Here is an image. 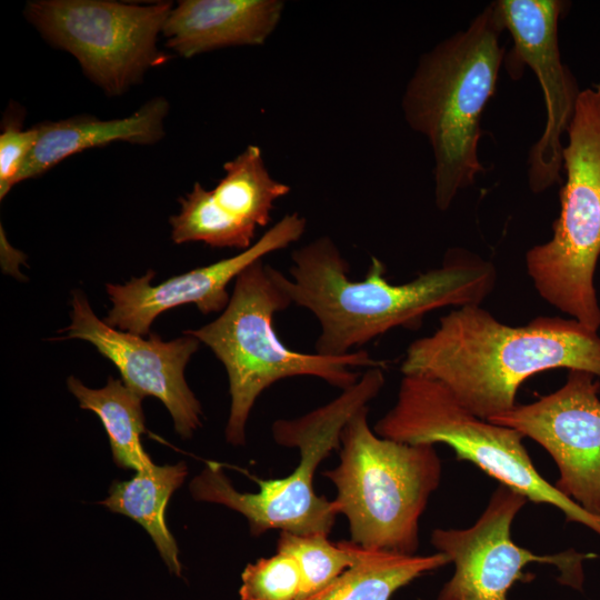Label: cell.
<instances>
[{
	"label": "cell",
	"mask_w": 600,
	"mask_h": 600,
	"mask_svg": "<svg viewBox=\"0 0 600 600\" xmlns=\"http://www.w3.org/2000/svg\"><path fill=\"white\" fill-rule=\"evenodd\" d=\"M290 278L278 280L297 304L320 324L317 353L343 356L396 328H418L424 316L444 307L480 306L497 281L494 266L462 248L447 251L440 267L400 284L386 279L371 257L364 279L349 278L350 266L336 242L321 236L294 250Z\"/></svg>",
	"instance_id": "obj_1"
},
{
	"label": "cell",
	"mask_w": 600,
	"mask_h": 600,
	"mask_svg": "<svg viewBox=\"0 0 600 600\" xmlns=\"http://www.w3.org/2000/svg\"><path fill=\"white\" fill-rule=\"evenodd\" d=\"M363 407L340 436L339 463L322 474L337 489L332 500L349 522L350 540L363 548L417 554L419 524L442 477L432 444L378 436Z\"/></svg>",
	"instance_id": "obj_5"
},
{
	"label": "cell",
	"mask_w": 600,
	"mask_h": 600,
	"mask_svg": "<svg viewBox=\"0 0 600 600\" xmlns=\"http://www.w3.org/2000/svg\"><path fill=\"white\" fill-rule=\"evenodd\" d=\"M292 304L278 280V269L258 260L234 280L229 303L213 321L183 334L197 338L223 364L231 406L226 439L246 443L247 422L259 396L276 382L314 377L346 390L361 377L354 368H384L366 350L327 356L288 348L274 329L276 313Z\"/></svg>",
	"instance_id": "obj_4"
},
{
	"label": "cell",
	"mask_w": 600,
	"mask_h": 600,
	"mask_svg": "<svg viewBox=\"0 0 600 600\" xmlns=\"http://www.w3.org/2000/svg\"><path fill=\"white\" fill-rule=\"evenodd\" d=\"M224 176L207 190L196 182L170 218L174 243L248 249L257 230L270 222L276 202L290 187L269 173L260 148L248 146L223 164Z\"/></svg>",
	"instance_id": "obj_15"
},
{
	"label": "cell",
	"mask_w": 600,
	"mask_h": 600,
	"mask_svg": "<svg viewBox=\"0 0 600 600\" xmlns=\"http://www.w3.org/2000/svg\"><path fill=\"white\" fill-rule=\"evenodd\" d=\"M600 379V378H599Z\"/></svg>",
	"instance_id": "obj_25"
},
{
	"label": "cell",
	"mask_w": 600,
	"mask_h": 600,
	"mask_svg": "<svg viewBox=\"0 0 600 600\" xmlns=\"http://www.w3.org/2000/svg\"><path fill=\"white\" fill-rule=\"evenodd\" d=\"M168 112L167 99L154 97L124 118L100 120L81 114L42 121L36 124L38 140L20 172L18 183L40 177L62 160L92 148L119 141L153 144L164 137Z\"/></svg>",
	"instance_id": "obj_17"
},
{
	"label": "cell",
	"mask_w": 600,
	"mask_h": 600,
	"mask_svg": "<svg viewBox=\"0 0 600 600\" xmlns=\"http://www.w3.org/2000/svg\"><path fill=\"white\" fill-rule=\"evenodd\" d=\"M503 31L493 1L466 29L421 56L406 87L403 114L410 128L430 143L434 203L441 211L484 171L478 153L480 123L504 60Z\"/></svg>",
	"instance_id": "obj_3"
},
{
	"label": "cell",
	"mask_w": 600,
	"mask_h": 600,
	"mask_svg": "<svg viewBox=\"0 0 600 600\" xmlns=\"http://www.w3.org/2000/svg\"><path fill=\"white\" fill-rule=\"evenodd\" d=\"M354 556L353 564L332 582L300 600H391L417 578L450 563L449 557L438 551L410 556L357 543Z\"/></svg>",
	"instance_id": "obj_18"
},
{
	"label": "cell",
	"mask_w": 600,
	"mask_h": 600,
	"mask_svg": "<svg viewBox=\"0 0 600 600\" xmlns=\"http://www.w3.org/2000/svg\"><path fill=\"white\" fill-rule=\"evenodd\" d=\"M241 600H300L303 579L292 557L277 551L248 563L241 574Z\"/></svg>",
	"instance_id": "obj_22"
},
{
	"label": "cell",
	"mask_w": 600,
	"mask_h": 600,
	"mask_svg": "<svg viewBox=\"0 0 600 600\" xmlns=\"http://www.w3.org/2000/svg\"><path fill=\"white\" fill-rule=\"evenodd\" d=\"M383 384V369L369 368L330 402L298 418L276 420L271 426L276 443L299 450V464L289 476L257 479L258 492H240L221 464L209 461L190 482L192 497L241 513L256 537L272 529L329 536L338 513L332 500L316 493L314 474L321 462L340 448V436L348 421L379 394Z\"/></svg>",
	"instance_id": "obj_6"
},
{
	"label": "cell",
	"mask_w": 600,
	"mask_h": 600,
	"mask_svg": "<svg viewBox=\"0 0 600 600\" xmlns=\"http://www.w3.org/2000/svg\"><path fill=\"white\" fill-rule=\"evenodd\" d=\"M306 219L297 212L286 214L250 248L237 256L190 270L152 286L156 273L149 270L124 284L106 286L112 308L103 320L121 331L138 336L149 333L162 312L193 303L203 314L221 312L231 294L228 286L250 264L298 241L306 230Z\"/></svg>",
	"instance_id": "obj_14"
},
{
	"label": "cell",
	"mask_w": 600,
	"mask_h": 600,
	"mask_svg": "<svg viewBox=\"0 0 600 600\" xmlns=\"http://www.w3.org/2000/svg\"><path fill=\"white\" fill-rule=\"evenodd\" d=\"M67 386L80 408L93 411L101 420L119 467L139 471L153 463L140 440L146 432L140 396L111 377L100 389L88 388L74 377L68 378Z\"/></svg>",
	"instance_id": "obj_20"
},
{
	"label": "cell",
	"mask_w": 600,
	"mask_h": 600,
	"mask_svg": "<svg viewBox=\"0 0 600 600\" xmlns=\"http://www.w3.org/2000/svg\"><path fill=\"white\" fill-rule=\"evenodd\" d=\"M599 392L597 376L568 370L566 382L556 391L489 419L540 444L558 468L554 487L597 517H600Z\"/></svg>",
	"instance_id": "obj_11"
},
{
	"label": "cell",
	"mask_w": 600,
	"mask_h": 600,
	"mask_svg": "<svg viewBox=\"0 0 600 600\" xmlns=\"http://www.w3.org/2000/svg\"><path fill=\"white\" fill-rule=\"evenodd\" d=\"M528 501L520 492L499 484L472 526L431 532L433 548L454 566L436 600H508L517 581L534 579L533 573L523 571L530 563L554 566L561 584L582 590L583 561L597 554L573 549L538 554L512 540V522Z\"/></svg>",
	"instance_id": "obj_10"
},
{
	"label": "cell",
	"mask_w": 600,
	"mask_h": 600,
	"mask_svg": "<svg viewBox=\"0 0 600 600\" xmlns=\"http://www.w3.org/2000/svg\"><path fill=\"white\" fill-rule=\"evenodd\" d=\"M563 148L566 182L552 238L526 253L540 297L591 330L600 328L594 273L600 257V93L581 90Z\"/></svg>",
	"instance_id": "obj_7"
},
{
	"label": "cell",
	"mask_w": 600,
	"mask_h": 600,
	"mask_svg": "<svg viewBox=\"0 0 600 600\" xmlns=\"http://www.w3.org/2000/svg\"><path fill=\"white\" fill-rule=\"evenodd\" d=\"M280 0H182L172 8L162 34L183 58L234 46L263 44L283 10Z\"/></svg>",
	"instance_id": "obj_16"
},
{
	"label": "cell",
	"mask_w": 600,
	"mask_h": 600,
	"mask_svg": "<svg viewBox=\"0 0 600 600\" xmlns=\"http://www.w3.org/2000/svg\"><path fill=\"white\" fill-rule=\"evenodd\" d=\"M558 368L600 378L598 332L558 317L512 327L480 306H463L440 318L432 333L412 341L400 369L442 383L468 410L489 420L518 404L526 380Z\"/></svg>",
	"instance_id": "obj_2"
},
{
	"label": "cell",
	"mask_w": 600,
	"mask_h": 600,
	"mask_svg": "<svg viewBox=\"0 0 600 600\" xmlns=\"http://www.w3.org/2000/svg\"><path fill=\"white\" fill-rule=\"evenodd\" d=\"M277 551L289 554L297 562L303 579L302 598L332 582L356 559L351 540L333 543L323 533L296 534L280 531Z\"/></svg>",
	"instance_id": "obj_21"
},
{
	"label": "cell",
	"mask_w": 600,
	"mask_h": 600,
	"mask_svg": "<svg viewBox=\"0 0 600 600\" xmlns=\"http://www.w3.org/2000/svg\"><path fill=\"white\" fill-rule=\"evenodd\" d=\"M68 339L90 342L119 370L121 380L142 399L152 396L169 410L176 431L190 438L201 426L202 409L184 378V369L200 341L189 334L162 341L112 328L100 320L84 293L72 292L71 323Z\"/></svg>",
	"instance_id": "obj_13"
},
{
	"label": "cell",
	"mask_w": 600,
	"mask_h": 600,
	"mask_svg": "<svg viewBox=\"0 0 600 600\" xmlns=\"http://www.w3.org/2000/svg\"><path fill=\"white\" fill-rule=\"evenodd\" d=\"M38 140L36 126L22 129L14 114L3 121L0 134V199L18 183L20 172Z\"/></svg>",
	"instance_id": "obj_23"
},
{
	"label": "cell",
	"mask_w": 600,
	"mask_h": 600,
	"mask_svg": "<svg viewBox=\"0 0 600 600\" xmlns=\"http://www.w3.org/2000/svg\"><path fill=\"white\" fill-rule=\"evenodd\" d=\"M172 8L169 1L34 0L23 13L44 40L72 54L83 74L114 97L170 58L157 40Z\"/></svg>",
	"instance_id": "obj_9"
},
{
	"label": "cell",
	"mask_w": 600,
	"mask_h": 600,
	"mask_svg": "<svg viewBox=\"0 0 600 600\" xmlns=\"http://www.w3.org/2000/svg\"><path fill=\"white\" fill-rule=\"evenodd\" d=\"M594 90H597L600 93V82L593 84L592 87Z\"/></svg>",
	"instance_id": "obj_24"
},
{
	"label": "cell",
	"mask_w": 600,
	"mask_h": 600,
	"mask_svg": "<svg viewBox=\"0 0 600 600\" xmlns=\"http://www.w3.org/2000/svg\"><path fill=\"white\" fill-rule=\"evenodd\" d=\"M503 26L513 41L506 59L511 77L529 66L537 76L546 102V126L528 158L530 190L540 193L561 180L562 136L571 123L579 90L576 78L562 62L558 24L566 2L559 0H498Z\"/></svg>",
	"instance_id": "obj_12"
},
{
	"label": "cell",
	"mask_w": 600,
	"mask_h": 600,
	"mask_svg": "<svg viewBox=\"0 0 600 600\" xmlns=\"http://www.w3.org/2000/svg\"><path fill=\"white\" fill-rule=\"evenodd\" d=\"M188 474L184 462L173 466L154 463L137 471L128 481H113L101 503L112 512L138 522L152 538L171 572L181 574L178 547L166 523V508L171 494Z\"/></svg>",
	"instance_id": "obj_19"
},
{
	"label": "cell",
	"mask_w": 600,
	"mask_h": 600,
	"mask_svg": "<svg viewBox=\"0 0 600 600\" xmlns=\"http://www.w3.org/2000/svg\"><path fill=\"white\" fill-rule=\"evenodd\" d=\"M373 430L382 438L408 444H446L458 460L473 463L499 484L529 501L557 508L568 522L600 536V517L586 511L539 473L520 432L479 418L433 379L403 374L396 402Z\"/></svg>",
	"instance_id": "obj_8"
}]
</instances>
